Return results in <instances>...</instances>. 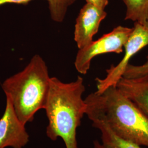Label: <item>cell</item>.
I'll list each match as a JSON object with an SVG mask.
<instances>
[{
  "label": "cell",
  "mask_w": 148,
  "mask_h": 148,
  "mask_svg": "<svg viewBox=\"0 0 148 148\" xmlns=\"http://www.w3.org/2000/svg\"><path fill=\"white\" fill-rule=\"evenodd\" d=\"M85 101L88 119H100L120 137L148 147V117L116 86L92 93Z\"/></svg>",
  "instance_id": "6da1fadb"
},
{
  "label": "cell",
  "mask_w": 148,
  "mask_h": 148,
  "mask_svg": "<svg viewBox=\"0 0 148 148\" xmlns=\"http://www.w3.org/2000/svg\"><path fill=\"white\" fill-rule=\"evenodd\" d=\"M85 91L84 79L81 76L69 83L51 77L44 109L48 121L46 135L53 141L62 138L66 148H79L77 129L87 110V104L82 98Z\"/></svg>",
  "instance_id": "7a4b0ae2"
},
{
  "label": "cell",
  "mask_w": 148,
  "mask_h": 148,
  "mask_svg": "<svg viewBox=\"0 0 148 148\" xmlns=\"http://www.w3.org/2000/svg\"><path fill=\"white\" fill-rule=\"evenodd\" d=\"M46 64L38 54L32 57L22 71L7 78L2 88L19 119L24 125L33 121L37 111L44 109L50 87Z\"/></svg>",
  "instance_id": "3957f363"
},
{
  "label": "cell",
  "mask_w": 148,
  "mask_h": 148,
  "mask_svg": "<svg viewBox=\"0 0 148 148\" xmlns=\"http://www.w3.org/2000/svg\"><path fill=\"white\" fill-rule=\"evenodd\" d=\"M133 29L118 26L98 40L93 41L87 47L79 49L74 63L76 70L80 74H86L91 60L96 56L107 53H122Z\"/></svg>",
  "instance_id": "277c9868"
},
{
  "label": "cell",
  "mask_w": 148,
  "mask_h": 148,
  "mask_svg": "<svg viewBox=\"0 0 148 148\" xmlns=\"http://www.w3.org/2000/svg\"><path fill=\"white\" fill-rule=\"evenodd\" d=\"M133 31L126 43L125 54L121 60L116 65H112L106 70V77L101 79L97 78V93H101L111 86H116L121 79L130 59L143 48L148 45V27L134 22Z\"/></svg>",
  "instance_id": "5b68a950"
},
{
  "label": "cell",
  "mask_w": 148,
  "mask_h": 148,
  "mask_svg": "<svg viewBox=\"0 0 148 148\" xmlns=\"http://www.w3.org/2000/svg\"><path fill=\"white\" fill-rule=\"evenodd\" d=\"M29 141L25 125L19 119L10 99L6 97L5 110L0 119V148H23Z\"/></svg>",
  "instance_id": "8992f818"
},
{
  "label": "cell",
  "mask_w": 148,
  "mask_h": 148,
  "mask_svg": "<svg viewBox=\"0 0 148 148\" xmlns=\"http://www.w3.org/2000/svg\"><path fill=\"white\" fill-rule=\"evenodd\" d=\"M107 16L105 10L86 3L79 11L75 25L74 40L79 49H82L92 42L98 32L101 22Z\"/></svg>",
  "instance_id": "52a82bcc"
},
{
  "label": "cell",
  "mask_w": 148,
  "mask_h": 148,
  "mask_svg": "<svg viewBox=\"0 0 148 148\" xmlns=\"http://www.w3.org/2000/svg\"><path fill=\"white\" fill-rule=\"evenodd\" d=\"M116 87L148 117V75L133 79L122 77Z\"/></svg>",
  "instance_id": "ba28073f"
},
{
  "label": "cell",
  "mask_w": 148,
  "mask_h": 148,
  "mask_svg": "<svg viewBox=\"0 0 148 148\" xmlns=\"http://www.w3.org/2000/svg\"><path fill=\"white\" fill-rule=\"evenodd\" d=\"M89 119L92 122V126L100 131L102 144L105 148H142L138 144L118 136L105 122L95 117Z\"/></svg>",
  "instance_id": "9c48e42d"
},
{
  "label": "cell",
  "mask_w": 148,
  "mask_h": 148,
  "mask_svg": "<svg viewBox=\"0 0 148 148\" xmlns=\"http://www.w3.org/2000/svg\"><path fill=\"white\" fill-rule=\"evenodd\" d=\"M31 0H0V5L5 3H27ZM48 3L50 15L53 21L61 23L64 20L69 7L76 0H46Z\"/></svg>",
  "instance_id": "30bf717a"
},
{
  "label": "cell",
  "mask_w": 148,
  "mask_h": 148,
  "mask_svg": "<svg viewBox=\"0 0 148 148\" xmlns=\"http://www.w3.org/2000/svg\"><path fill=\"white\" fill-rule=\"evenodd\" d=\"M126 7L125 20L148 27V0H122Z\"/></svg>",
  "instance_id": "8fae6325"
},
{
  "label": "cell",
  "mask_w": 148,
  "mask_h": 148,
  "mask_svg": "<svg viewBox=\"0 0 148 148\" xmlns=\"http://www.w3.org/2000/svg\"><path fill=\"white\" fill-rule=\"evenodd\" d=\"M148 75V56L147 61L141 65H133L129 64L123 75L122 77L133 79Z\"/></svg>",
  "instance_id": "7c38bea8"
},
{
  "label": "cell",
  "mask_w": 148,
  "mask_h": 148,
  "mask_svg": "<svg viewBox=\"0 0 148 148\" xmlns=\"http://www.w3.org/2000/svg\"><path fill=\"white\" fill-rule=\"evenodd\" d=\"M86 3H88L96 7L105 10L109 3V0H86Z\"/></svg>",
  "instance_id": "4fadbf2b"
},
{
  "label": "cell",
  "mask_w": 148,
  "mask_h": 148,
  "mask_svg": "<svg viewBox=\"0 0 148 148\" xmlns=\"http://www.w3.org/2000/svg\"><path fill=\"white\" fill-rule=\"evenodd\" d=\"M93 145H94V148H106L104 145L101 144L98 140H95L93 142Z\"/></svg>",
  "instance_id": "5bb4252c"
}]
</instances>
